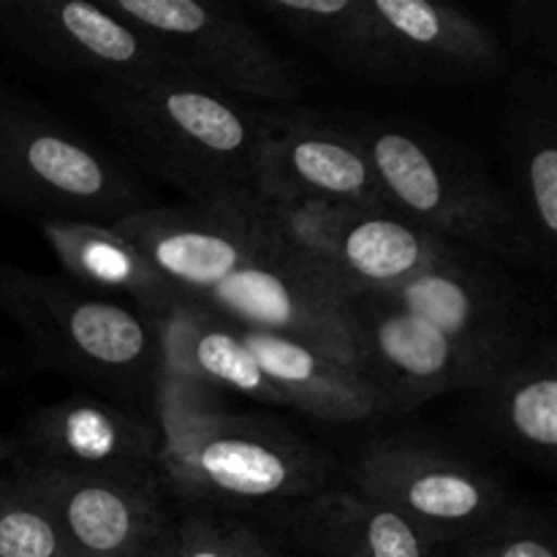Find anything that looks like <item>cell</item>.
Returning a JSON list of instances; mask_svg holds the SVG:
<instances>
[{
    "label": "cell",
    "instance_id": "11",
    "mask_svg": "<svg viewBox=\"0 0 557 557\" xmlns=\"http://www.w3.org/2000/svg\"><path fill=\"white\" fill-rule=\"evenodd\" d=\"M270 201L288 243L330 275L337 292L386 294L449 256L451 245L395 210L326 201Z\"/></svg>",
    "mask_w": 557,
    "mask_h": 557
},
{
    "label": "cell",
    "instance_id": "20",
    "mask_svg": "<svg viewBox=\"0 0 557 557\" xmlns=\"http://www.w3.org/2000/svg\"><path fill=\"white\" fill-rule=\"evenodd\" d=\"M237 330L264 379L281 392L288 408L335 424L384 417V403L357 370L292 337L245 326Z\"/></svg>",
    "mask_w": 557,
    "mask_h": 557
},
{
    "label": "cell",
    "instance_id": "5",
    "mask_svg": "<svg viewBox=\"0 0 557 557\" xmlns=\"http://www.w3.org/2000/svg\"><path fill=\"white\" fill-rule=\"evenodd\" d=\"M351 131L397 215L487 259L553 270L511 194L466 156L397 125L370 123Z\"/></svg>",
    "mask_w": 557,
    "mask_h": 557
},
{
    "label": "cell",
    "instance_id": "18",
    "mask_svg": "<svg viewBox=\"0 0 557 557\" xmlns=\"http://www.w3.org/2000/svg\"><path fill=\"white\" fill-rule=\"evenodd\" d=\"M520 207L544 259L555 264L557 245V85L555 71L522 69L506 112Z\"/></svg>",
    "mask_w": 557,
    "mask_h": 557
},
{
    "label": "cell",
    "instance_id": "16",
    "mask_svg": "<svg viewBox=\"0 0 557 557\" xmlns=\"http://www.w3.org/2000/svg\"><path fill=\"white\" fill-rule=\"evenodd\" d=\"M250 190L275 201L392 210L359 136L310 114H272L256 150Z\"/></svg>",
    "mask_w": 557,
    "mask_h": 557
},
{
    "label": "cell",
    "instance_id": "28",
    "mask_svg": "<svg viewBox=\"0 0 557 557\" xmlns=\"http://www.w3.org/2000/svg\"><path fill=\"white\" fill-rule=\"evenodd\" d=\"M33 373L30 357L20 343H11L9 337H0V384H16Z\"/></svg>",
    "mask_w": 557,
    "mask_h": 557
},
{
    "label": "cell",
    "instance_id": "21",
    "mask_svg": "<svg viewBox=\"0 0 557 557\" xmlns=\"http://www.w3.org/2000/svg\"><path fill=\"white\" fill-rule=\"evenodd\" d=\"M152 321L161 341L163 370L218 395L232 392L264 406L288 408L250 357L234 324L188 302H177Z\"/></svg>",
    "mask_w": 557,
    "mask_h": 557
},
{
    "label": "cell",
    "instance_id": "9",
    "mask_svg": "<svg viewBox=\"0 0 557 557\" xmlns=\"http://www.w3.org/2000/svg\"><path fill=\"white\" fill-rule=\"evenodd\" d=\"M136 30L147 33L174 63L226 96L294 103L305 76L259 27L228 3L201 0H101Z\"/></svg>",
    "mask_w": 557,
    "mask_h": 557
},
{
    "label": "cell",
    "instance_id": "8",
    "mask_svg": "<svg viewBox=\"0 0 557 557\" xmlns=\"http://www.w3.org/2000/svg\"><path fill=\"white\" fill-rule=\"evenodd\" d=\"M348 482L444 549L460 547L511 500L498 473L413 430L368 441L348 466Z\"/></svg>",
    "mask_w": 557,
    "mask_h": 557
},
{
    "label": "cell",
    "instance_id": "19",
    "mask_svg": "<svg viewBox=\"0 0 557 557\" xmlns=\"http://www.w3.org/2000/svg\"><path fill=\"white\" fill-rule=\"evenodd\" d=\"M479 417L498 444L553 476L557 468V348L544 332L522 359L479 389Z\"/></svg>",
    "mask_w": 557,
    "mask_h": 557
},
{
    "label": "cell",
    "instance_id": "32",
    "mask_svg": "<svg viewBox=\"0 0 557 557\" xmlns=\"http://www.w3.org/2000/svg\"><path fill=\"white\" fill-rule=\"evenodd\" d=\"M281 557H283V555H281Z\"/></svg>",
    "mask_w": 557,
    "mask_h": 557
},
{
    "label": "cell",
    "instance_id": "23",
    "mask_svg": "<svg viewBox=\"0 0 557 557\" xmlns=\"http://www.w3.org/2000/svg\"><path fill=\"white\" fill-rule=\"evenodd\" d=\"M256 9L319 49L337 69L373 79L375 27L368 0H259Z\"/></svg>",
    "mask_w": 557,
    "mask_h": 557
},
{
    "label": "cell",
    "instance_id": "25",
    "mask_svg": "<svg viewBox=\"0 0 557 557\" xmlns=\"http://www.w3.org/2000/svg\"><path fill=\"white\" fill-rule=\"evenodd\" d=\"M460 557H557L547 517L509 500L493 520L457 547Z\"/></svg>",
    "mask_w": 557,
    "mask_h": 557
},
{
    "label": "cell",
    "instance_id": "4",
    "mask_svg": "<svg viewBox=\"0 0 557 557\" xmlns=\"http://www.w3.org/2000/svg\"><path fill=\"white\" fill-rule=\"evenodd\" d=\"M92 109L152 174L188 201L250 190L253 158L275 112H259L188 71L90 96Z\"/></svg>",
    "mask_w": 557,
    "mask_h": 557
},
{
    "label": "cell",
    "instance_id": "26",
    "mask_svg": "<svg viewBox=\"0 0 557 557\" xmlns=\"http://www.w3.org/2000/svg\"><path fill=\"white\" fill-rule=\"evenodd\" d=\"M0 557H71L41 506L0 471Z\"/></svg>",
    "mask_w": 557,
    "mask_h": 557
},
{
    "label": "cell",
    "instance_id": "22",
    "mask_svg": "<svg viewBox=\"0 0 557 557\" xmlns=\"http://www.w3.org/2000/svg\"><path fill=\"white\" fill-rule=\"evenodd\" d=\"M44 243L54 259L79 286L123 294L134 299L136 310L150 319L166 313L180 302L166 277L150 264L139 248L101 223L44 221L38 223Z\"/></svg>",
    "mask_w": 557,
    "mask_h": 557
},
{
    "label": "cell",
    "instance_id": "7",
    "mask_svg": "<svg viewBox=\"0 0 557 557\" xmlns=\"http://www.w3.org/2000/svg\"><path fill=\"white\" fill-rule=\"evenodd\" d=\"M0 52L20 74L85 87L87 98L183 71L101 0H0Z\"/></svg>",
    "mask_w": 557,
    "mask_h": 557
},
{
    "label": "cell",
    "instance_id": "6",
    "mask_svg": "<svg viewBox=\"0 0 557 557\" xmlns=\"http://www.w3.org/2000/svg\"><path fill=\"white\" fill-rule=\"evenodd\" d=\"M0 207L38 223L112 226L156 205L112 152L47 103L0 85Z\"/></svg>",
    "mask_w": 557,
    "mask_h": 557
},
{
    "label": "cell",
    "instance_id": "10",
    "mask_svg": "<svg viewBox=\"0 0 557 557\" xmlns=\"http://www.w3.org/2000/svg\"><path fill=\"white\" fill-rule=\"evenodd\" d=\"M357 373L384 413H408L449 392H479L504 370L403 310L384 294H341Z\"/></svg>",
    "mask_w": 557,
    "mask_h": 557
},
{
    "label": "cell",
    "instance_id": "15",
    "mask_svg": "<svg viewBox=\"0 0 557 557\" xmlns=\"http://www.w3.org/2000/svg\"><path fill=\"white\" fill-rule=\"evenodd\" d=\"M375 27L373 82L460 85L500 74L498 33L466 11L433 0H368Z\"/></svg>",
    "mask_w": 557,
    "mask_h": 557
},
{
    "label": "cell",
    "instance_id": "3",
    "mask_svg": "<svg viewBox=\"0 0 557 557\" xmlns=\"http://www.w3.org/2000/svg\"><path fill=\"white\" fill-rule=\"evenodd\" d=\"M0 315L25 337L33 373L52 370L96 389L101 400L156 417L163 359L147 313L87 297L63 277L0 264Z\"/></svg>",
    "mask_w": 557,
    "mask_h": 557
},
{
    "label": "cell",
    "instance_id": "14",
    "mask_svg": "<svg viewBox=\"0 0 557 557\" xmlns=\"http://www.w3.org/2000/svg\"><path fill=\"white\" fill-rule=\"evenodd\" d=\"M11 466L112 479H163L161 428L156 417L92 395L36 408L16 430Z\"/></svg>",
    "mask_w": 557,
    "mask_h": 557
},
{
    "label": "cell",
    "instance_id": "2",
    "mask_svg": "<svg viewBox=\"0 0 557 557\" xmlns=\"http://www.w3.org/2000/svg\"><path fill=\"white\" fill-rule=\"evenodd\" d=\"M218 397L161 370V476L180 504L264 517L332 487L337 466L326 451L281 422L223 411Z\"/></svg>",
    "mask_w": 557,
    "mask_h": 557
},
{
    "label": "cell",
    "instance_id": "30",
    "mask_svg": "<svg viewBox=\"0 0 557 557\" xmlns=\"http://www.w3.org/2000/svg\"><path fill=\"white\" fill-rule=\"evenodd\" d=\"M0 85H3V69H0Z\"/></svg>",
    "mask_w": 557,
    "mask_h": 557
},
{
    "label": "cell",
    "instance_id": "29",
    "mask_svg": "<svg viewBox=\"0 0 557 557\" xmlns=\"http://www.w3.org/2000/svg\"><path fill=\"white\" fill-rule=\"evenodd\" d=\"M16 451H20L16 435L14 433H0V466H5V462H14Z\"/></svg>",
    "mask_w": 557,
    "mask_h": 557
},
{
    "label": "cell",
    "instance_id": "27",
    "mask_svg": "<svg viewBox=\"0 0 557 557\" xmlns=\"http://www.w3.org/2000/svg\"><path fill=\"white\" fill-rule=\"evenodd\" d=\"M506 25L511 41L533 58L544 60L549 71L557 63V3L555 0H515L506 5Z\"/></svg>",
    "mask_w": 557,
    "mask_h": 557
},
{
    "label": "cell",
    "instance_id": "24",
    "mask_svg": "<svg viewBox=\"0 0 557 557\" xmlns=\"http://www.w3.org/2000/svg\"><path fill=\"white\" fill-rule=\"evenodd\" d=\"M169 557H281L259 525L237 515L188 506L177 517V539Z\"/></svg>",
    "mask_w": 557,
    "mask_h": 557
},
{
    "label": "cell",
    "instance_id": "1",
    "mask_svg": "<svg viewBox=\"0 0 557 557\" xmlns=\"http://www.w3.org/2000/svg\"><path fill=\"white\" fill-rule=\"evenodd\" d=\"M180 297L228 324L292 337L357 370L341 292L253 190L150 207L112 223Z\"/></svg>",
    "mask_w": 557,
    "mask_h": 557
},
{
    "label": "cell",
    "instance_id": "12",
    "mask_svg": "<svg viewBox=\"0 0 557 557\" xmlns=\"http://www.w3.org/2000/svg\"><path fill=\"white\" fill-rule=\"evenodd\" d=\"M71 557H169L177 515L163 479H112L14 466Z\"/></svg>",
    "mask_w": 557,
    "mask_h": 557
},
{
    "label": "cell",
    "instance_id": "31",
    "mask_svg": "<svg viewBox=\"0 0 557 557\" xmlns=\"http://www.w3.org/2000/svg\"><path fill=\"white\" fill-rule=\"evenodd\" d=\"M455 557H460V555H455Z\"/></svg>",
    "mask_w": 557,
    "mask_h": 557
},
{
    "label": "cell",
    "instance_id": "17",
    "mask_svg": "<svg viewBox=\"0 0 557 557\" xmlns=\"http://www.w3.org/2000/svg\"><path fill=\"white\" fill-rule=\"evenodd\" d=\"M315 557H444L446 549L406 517L351 487H326L264 515Z\"/></svg>",
    "mask_w": 557,
    "mask_h": 557
},
{
    "label": "cell",
    "instance_id": "13",
    "mask_svg": "<svg viewBox=\"0 0 557 557\" xmlns=\"http://www.w3.org/2000/svg\"><path fill=\"white\" fill-rule=\"evenodd\" d=\"M392 302L509 370L547 330L539 310L493 259L455 248L430 270L386 292Z\"/></svg>",
    "mask_w": 557,
    "mask_h": 557
}]
</instances>
